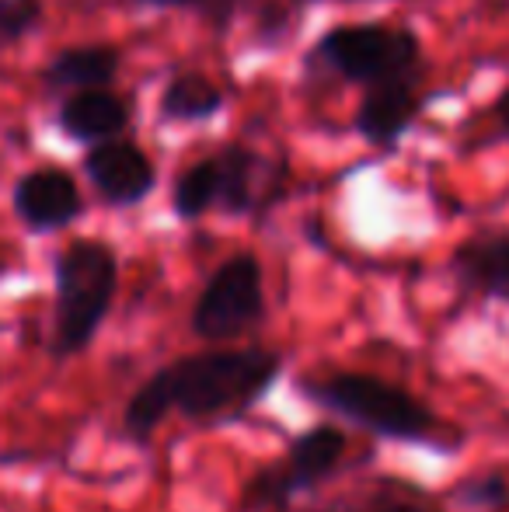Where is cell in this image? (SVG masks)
Returning <instances> with one entry per match:
<instances>
[{
    "label": "cell",
    "mask_w": 509,
    "mask_h": 512,
    "mask_svg": "<svg viewBox=\"0 0 509 512\" xmlns=\"http://www.w3.org/2000/svg\"><path fill=\"white\" fill-rule=\"evenodd\" d=\"M279 370L283 359L265 349H213L175 359L136 387L123 411V429L143 443L171 411L199 425L238 422L276 384Z\"/></svg>",
    "instance_id": "1"
},
{
    "label": "cell",
    "mask_w": 509,
    "mask_h": 512,
    "mask_svg": "<svg viewBox=\"0 0 509 512\" xmlns=\"http://www.w3.org/2000/svg\"><path fill=\"white\" fill-rule=\"evenodd\" d=\"M300 391L318 408H328L335 415L349 418L360 429L377 432L381 439H398V443H419V446H440V422L429 411L426 401L408 394L405 387L381 380L374 373H353L342 370L325 380H311Z\"/></svg>",
    "instance_id": "2"
},
{
    "label": "cell",
    "mask_w": 509,
    "mask_h": 512,
    "mask_svg": "<svg viewBox=\"0 0 509 512\" xmlns=\"http://www.w3.org/2000/svg\"><path fill=\"white\" fill-rule=\"evenodd\" d=\"M56 310L49 352L70 359L95 342L98 328L109 317L119 286V262L109 244L74 241L56 258Z\"/></svg>",
    "instance_id": "3"
},
{
    "label": "cell",
    "mask_w": 509,
    "mask_h": 512,
    "mask_svg": "<svg viewBox=\"0 0 509 512\" xmlns=\"http://www.w3.org/2000/svg\"><path fill=\"white\" fill-rule=\"evenodd\" d=\"M419 39L408 28L387 25H339L321 35L307 60L328 67L349 84H374L419 70Z\"/></svg>",
    "instance_id": "4"
},
{
    "label": "cell",
    "mask_w": 509,
    "mask_h": 512,
    "mask_svg": "<svg viewBox=\"0 0 509 512\" xmlns=\"http://www.w3.org/2000/svg\"><path fill=\"white\" fill-rule=\"evenodd\" d=\"M346 432L339 425H311L290 443L283 460L262 467L245 488V509L279 512L297 495L325 485L346 457Z\"/></svg>",
    "instance_id": "5"
},
{
    "label": "cell",
    "mask_w": 509,
    "mask_h": 512,
    "mask_svg": "<svg viewBox=\"0 0 509 512\" xmlns=\"http://www.w3.org/2000/svg\"><path fill=\"white\" fill-rule=\"evenodd\" d=\"M265 317L262 265L255 255H234L213 272L192 307V331L203 342H231Z\"/></svg>",
    "instance_id": "6"
},
{
    "label": "cell",
    "mask_w": 509,
    "mask_h": 512,
    "mask_svg": "<svg viewBox=\"0 0 509 512\" xmlns=\"http://www.w3.org/2000/svg\"><path fill=\"white\" fill-rule=\"evenodd\" d=\"M91 185L102 192L105 203L112 206H136L154 192L157 171L143 150L133 143H95L84 157Z\"/></svg>",
    "instance_id": "7"
},
{
    "label": "cell",
    "mask_w": 509,
    "mask_h": 512,
    "mask_svg": "<svg viewBox=\"0 0 509 512\" xmlns=\"http://www.w3.org/2000/svg\"><path fill=\"white\" fill-rule=\"evenodd\" d=\"M81 209V189L63 168H39L14 185V213L35 234L67 227L81 216Z\"/></svg>",
    "instance_id": "8"
},
{
    "label": "cell",
    "mask_w": 509,
    "mask_h": 512,
    "mask_svg": "<svg viewBox=\"0 0 509 512\" xmlns=\"http://www.w3.org/2000/svg\"><path fill=\"white\" fill-rule=\"evenodd\" d=\"M450 276L464 293L509 304V234H475L450 255Z\"/></svg>",
    "instance_id": "9"
},
{
    "label": "cell",
    "mask_w": 509,
    "mask_h": 512,
    "mask_svg": "<svg viewBox=\"0 0 509 512\" xmlns=\"http://www.w3.org/2000/svg\"><path fill=\"white\" fill-rule=\"evenodd\" d=\"M415 108H419V98L412 91V74L384 77V81L367 84V95L356 112V129L367 136V143L391 147L412 126Z\"/></svg>",
    "instance_id": "10"
},
{
    "label": "cell",
    "mask_w": 509,
    "mask_h": 512,
    "mask_svg": "<svg viewBox=\"0 0 509 512\" xmlns=\"http://www.w3.org/2000/svg\"><path fill=\"white\" fill-rule=\"evenodd\" d=\"M129 122V108L123 98H116L112 91L88 88L77 91L74 98H67L60 108V126L70 140L81 143H102L112 140Z\"/></svg>",
    "instance_id": "11"
},
{
    "label": "cell",
    "mask_w": 509,
    "mask_h": 512,
    "mask_svg": "<svg viewBox=\"0 0 509 512\" xmlns=\"http://www.w3.org/2000/svg\"><path fill=\"white\" fill-rule=\"evenodd\" d=\"M119 70V49L112 46H77L63 49L53 56L46 70L49 88H70V91H88L105 88Z\"/></svg>",
    "instance_id": "12"
},
{
    "label": "cell",
    "mask_w": 509,
    "mask_h": 512,
    "mask_svg": "<svg viewBox=\"0 0 509 512\" xmlns=\"http://www.w3.org/2000/svg\"><path fill=\"white\" fill-rule=\"evenodd\" d=\"M262 161L248 147H227L224 154H217V171H220V199L217 206L227 213L241 216L252 213L262 199Z\"/></svg>",
    "instance_id": "13"
},
{
    "label": "cell",
    "mask_w": 509,
    "mask_h": 512,
    "mask_svg": "<svg viewBox=\"0 0 509 512\" xmlns=\"http://www.w3.org/2000/svg\"><path fill=\"white\" fill-rule=\"evenodd\" d=\"M220 105H224V95L206 77L182 74V77H171L168 88L161 91L157 112H161L164 122H199L217 115Z\"/></svg>",
    "instance_id": "14"
},
{
    "label": "cell",
    "mask_w": 509,
    "mask_h": 512,
    "mask_svg": "<svg viewBox=\"0 0 509 512\" xmlns=\"http://www.w3.org/2000/svg\"><path fill=\"white\" fill-rule=\"evenodd\" d=\"M220 199V171H217V157H206L199 164H189V168L178 175L175 182V196H171V206L182 220H199L206 209H213Z\"/></svg>",
    "instance_id": "15"
},
{
    "label": "cell",
    "mask_w": 509,
    "mask_h": 512,
    "mask_svg": "<svg viewBox=\"0 0 509 512\" xmlns=\"http://www.w3.org/2000/svg\"><path fill=\"white\" fill-rule=\"evenodd\" d=\"M454 502H461L464 509H485L496 512L509 502V481L499 471L489 474H475V478L461 481L454 488Z\"/></svg>",
    "instance_id": "16"
},
{
    "label": "cell",
    "mask_w": 509,
    "mask_h": 512,
    "mask_svg": "<svg viewBox=\"0 0 509 512\" xmlns=\"http://www.w3.org/2000/svg\"><path fill=\"white\" fill-rule=\"evenodd\" d=\"M42 21V0H0V46L25 39Z\"/></svg>",
    "instance_id": "17"
},
{
    "label": "cell",
    "mask_w": 509,
    "mask_h": 512,
    "mask_svg": "<svg viewBox=\"0 0 509 512\" xmlns=\"http://www.w3.org/2000/svg\"><path fill=\"white\" fill-rule=\"evenodd\" d=\"M332 512H436L429 509L426 502L412 499V495H391V492H377V495H367L360 502H349L342 509H332Z\"/></svg>",
    "instance_id": "18"
},
{
    "label": "cell",
    "mask_w": 509,
    "mask_h": 512,
    "mask_svg": "<svg viewBox=\"0 0 509 512\" xmlns=\"http://www.w3.org/2000/svg\"><path fill=\"white\" fill-rule=\"evenodd\" d=\"M140 4H154V7H192V11H199L206 21H213V25H227L234 14V7H238V0H140Z\"/></svg>",
    "instance_id": "19"
},
{
    "label": "cell",
    "mask_w": 509,
    "mask_h": 512,
    "mask_svg": "<svg viewBox=\"0 0 509 512\" xmlns=\"http://www.w3.org/2000/svg\"><path fill=\"white\" fill-rule=\"evenodd\" d=\"M492 115H496V122L503 126V133L509 136V88L499 95V102H496V108H492Z\"/></svg>",
    "instance_id": "20"
},
{
    "label": "cell",
    "mask_w": 509,
    "mask_h": 512,
    "mask_svg": "<svg viewBox=\"0 0 509 512\" xmlns=\"http://www.w3.org/2000/svg\"><path fill=\"white\" fill-rule=\"evenodd\" d=\"M297 4H325V0H297ZM339 4H346V0H339Z\"/></svg>",
    "instance_id": "21"
}]
</instances>
